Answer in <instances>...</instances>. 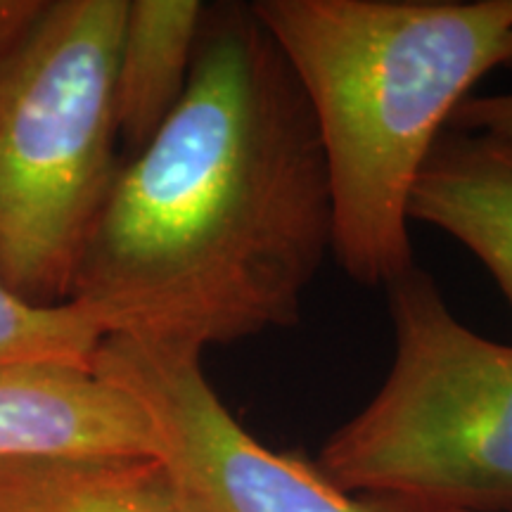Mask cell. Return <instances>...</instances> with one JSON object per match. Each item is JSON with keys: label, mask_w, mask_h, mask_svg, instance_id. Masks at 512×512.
<instances>
[{"label": "cell", "mask_w": 512, "mask_h": 512, "mask_svg": "<svg viewBox=\"0 0 512 512\" xmlns=\"http://www.w3.org/2000/svg\"><path fill=\"white\" fill-rule=\"evenodd\" d=\"M311 105L249 3L207 5L181 102L126 159L69 302L102 330L204 349L292 328L332 254Z\"/></svg>", "instance_id": "obj_1"}, {"label": "cell", "mask_w": 512, "mask_h": 512, "mask_svg": "<svg viewBox=\"0 0 512 512\" xmlns=\"http://www.w3.org/2000/svg\"><path fill=\"white\" fill-rule=\"evenodd\" d=\"M328 159L342 271L389 287L415 266L408 200L460 102L512 67V0H254Z\"/></svg>", "instance_id": "obj_2"}, {"label": "cell", "mask_w": 512, "mask_h": 512, "mask_svg": "<svg viewBox=\"0 0 512 512\" xmlns=\"http://www.w3.org/2000/svg\"><path fill=\"white\" fill-rule=\"evenodd\" d=\"M128 0H53L0 62V283L62 306L121 164L114 69Z\"/></svg>", "instance_id": "obj_3"}, {"label": "cell", "mask_w": 512, "mask_h": 512, "mask_svg": "<svg viewBox=\"0 0 512 512\" xmlns=\"http://www.w3.org/2000/svg\"><path fill=\"white\" fill-rule=\"evenodd\" d=\"M387 292L392 368L318 470L347 494L418 510L512 512V347L460 323L418 266Z\"/></svg>", "instance_id": "obj_4"}, {"label": "cell", "mask_w": 512, "mask_h": 512, "mask_svg": "<svg viewBox=\"0 0 512 512\" xmlns=\"http://www.w3.org/2000/svg\"><path fill=\"white\" fill-rule=\"evenodd\" d=\"M93 370L145 413L181 512H418L347 494L316 463L261 444L209 384L200 349L110 335Z\"/></svg>", "instance_id": "obj_5"}, {"label": "cell", "mask_w": 512, "mask_h": 512, "mask_svg": "<svg viewBox=\"0 0 512 512\" xmlns=\"http://www.w3.org/2000/svg\"><path fill=\"white\" fill-rule=\"evenodd\" d=\"M31 458H155L140 406L88 366H0V463Z\"/></svg>", "instance_id": "obj_6"}, {"label": "cell", "mask_w": 512, "mask_h": 512, "mask_svg": "<svg viewBox=\"0 0 512 512\" xmlns=\"http://www.w3.org/2000/svg\"><path fill=\"white\" fill-rule=\"evenodd\" d=\"M408 221L470 249L512 311V140L446 126L415 178Z\"/></svg>", "instance_id": "obj_7"}, {"label": "cell", "mask_w": 512, "mask_h": 512, "mask_svg": "<svg viewBox=\"0 0 512 512\" xmlns=\"http://www.w3.org/2000/svg\"><path fill=\"white\" fill-rule=\"evenodd\" d=\"M207 5L200 0H128L114 69L121 159L157 136L181 102Z\"/></svg>", "instance_id": "obj_8"}, {"label": "cell", "mask_w": 512, "mask_h": 512, "mask_svg": "<svg viewBox=\"0 0 512 512\" xmlns=\"http://www.w3.org/2000/svg\"><path fill=\"white\" fill-rule=\"evenodd\" d=\"M0 512H181L155 458L0 463Z\"/></svg>", "instance_id": "obj_9"}, {"label": "cell", "mask_w": 512, "mask_h": 512, "mask_svg": "<svg viewBox=\"0 0 512 512\" xmlns=\"http://www.w3.org/2000/svg\"><path fill=\"white\" fill-rule=\"evenodd\" d=\"M102 330L72 304L31 306L0 283V366L64 361L93 368Z\"/></svg>", "instance_id": "obj_10"}, {"label": "cell", "mask_w": 512, "mask_h": 512, "mask_svg": "<svg viewBox=\"0 0 512 512\" xmlns=\"http://www.w3.org/2000/svg\"><path fill=\"white\" fill-rule=\"evenodd\" d=\"M465 131H484L491 136L512 140V93L470 95L453 112L451 124Z\"/></svg>", "instance_id": "obj_11"}, {"label": "cell", "mask_w": 512, "mask_h": 512, "mask_svg": "<svg viewBox=\"0 0 512 512\" xmlns=\"http://www.w3.org/2000/svg\"><path fill=\"white\" fill-rule=\"evenodd\" d=\"M46 5V0H0V62L24 46Z\"/></svg>", "instance_id": "obj_12"}, {"label": "cell", "mask_w": 512, "mask_h": 512, "mask_svg": "<svg viewBox=\"0 0 512 512\" xmlns=\"http://www.w3.org/2000/svg\"><path fill=\"white\" fill-rule=\"evenodd\" d=\"M418 512H467V510H418Z\"/></svg>", "instance_id": "obj_13"}]
</instances>
